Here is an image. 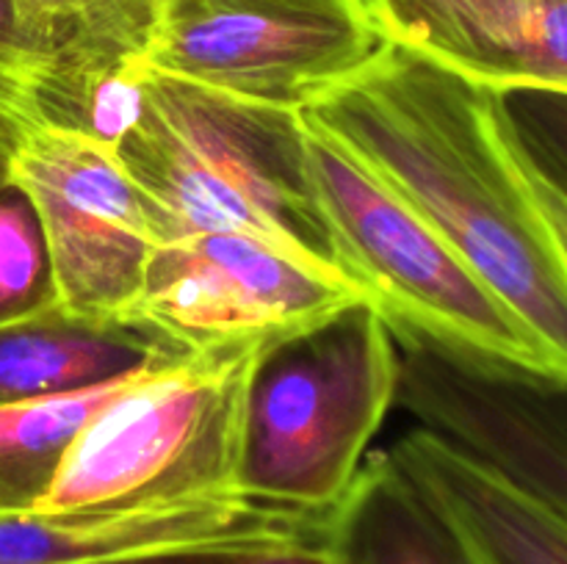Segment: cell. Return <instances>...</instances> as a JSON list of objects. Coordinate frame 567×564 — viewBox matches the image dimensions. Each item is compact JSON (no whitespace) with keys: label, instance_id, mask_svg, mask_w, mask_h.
<instances>
[{"label":"cell","instance_id":"cell-8","mask_svg":"<svg viewBox=\"0 0 567 564\" xmlns=\"http://www.w3.org/2000/svg\"><path fill=\"white\" fill-rule=\"evenodd\" d=\"M365 299L280 249L238 236L197 232L155 243L125 321L183 352L299 330ZM371 302V299H369Z\"/></svg>","mask_w":567,"mask_h":564},{"label":"cell","instance_id":"cell-5","mask_svg":"<svg viewBox=\"0 0 567 564\" xmlns=\"http://www.w3.org/2000/svg\"><path fill=\"white\" fill-rule=\"evenodd\" d=\"M269 337L127 376L83 424L33 512H122L238 495L244 396Z\"/></svg>","mask_w":567,"mask_h":564},{"label":"cell","instance_id":"cell-9","mask_svg":"<svg viewBox=\"0 0 567 564\" xmlns=\"http://www.w3.org/2000/svg\"><path fill=\"white\" fill-rule=\"evenodd\" d=\"M393 335L396 401L567 518V393L487 370L413 332Z\"/></svg>","mask_w":567,"mask_h":564},{"label":"cell","instance_id":"cell-18","mask_svg":"<svg viewBox=\"0 0 567 564\" xmlns=\"http://www.w3.org/2000/svg\"><path fill=\"white\" fill-rule=\"evenodd\" d=\"M491 125L515 188L524 197L567 288V182L559 180L520 138L498 92H491Z\"/></svg>","mask_w":567,"mask_h":564},{"label":"cell","instance_id":"cell-11","mask_svg":"<svg viewBox=\"0 0 567 564\" xmlns=\"http://www.w3.org/2000/svg\"><path fill=\"white\" fill-rule=\"evenodd\" d=\"M327 518L260 506L241 495L122 512L0 518V564H89L175 551H260L324 540Z\"/></svg>","mask_w":567,"mask_h":564},{"label":"cell","instance_id":"cell-14","mask_svg":"<svg viewBox=\"0 0 567 564\" xmlns=\"http://www.w3.org/2000/svg\"><path fill=\"white\" fill-rule=\"evenodd\" d=\"M186 354L136 321H89L53 307L0 326V407L92 390Z\"/></svg>","mask_w":567,"mask_h":564},{"label":"cell","instance_id":"cell-20","mask_svg":"<svg viewBox=\"0 0 567 564\" xmlns=\"http://www.w3.org/2000/svg\"><path fill=\"white\" fill-rule=\"evenodd\" d=\"M14 3L22 33L28 42H37L94 11L109 9L116 0H14Z\"/></svg>","mask_w":567,"mask_h":564},{"label":"cell","instance_id":"cell-6","mask_svg":"<svg viewBox=\"0 0 567 564\" xmlns=\"http://www.w3.org/2000/svg\"><path fill=\"white\" fill-rule=\"evenodd\" d=\"M388 44L371 0H150L153 72L302 111Z\"/></svg>","mask_w":567,"mask_h":564},{"label":"cell","instance_id":"cell-2","mask_svg":"<svg viewBox=\"0 0 567 564\" xmlns=\"http://www.w3.org/2000/svg\"><path fill=\"white\" fill-rule=\"evenodd\" d=\"M116 158L142 197L155 243L238 232L360 291L316 202L302 111L247 103L150 70L142 114L116 144Z\"/></svg>","mask_w":567,"mask_h":564},{"label":"cell","instance_id":"cell-17","mask_svg":"<svg viewBox=\"0 0 567 564\" xmlns=\"http://www.w3.org/2000/svg\"><path fill=\"white\" fill-rule=\"evenodd\" d=\"M59 307L42 221L0 153V326Z\"/></svg>","mask_w":567,"mask_h":564},{"label":"cell","instance_id":"cell-23","mask_svg":"<svg viewBox=\"0 0 567 564\" xmlns=\"http://www.w3.org/2000/svg\"><path fill=\"white\" fill-rule=\"evenodd\" d=\"M247 551H175V553H147V556L103 558L89 564H233Z\"/></svg>","mask_w":567,"mask_h":564},{"label":"cell","instance_id":"cell-15","mask_svg":"<svg viewBox=\"0 0 567 564\" xmlns=\"http://www.w3.org/2000/svg\"><path fill=\"white\" fill-rule=\"evenodd\" d=\"M336 564H476L452 525L388 451L360 468L327 523Z\"/></svg>","mask_w":567,"mask_h":564},{"label":"cell","instance_id":"cell-22","mask_svg":"<svg viewBox=\"0 0 567 564\" xmlns=\"http://www.w3.org/2000/svg\"><path fill=\"white\" fill-rule=\"evenodd\" d=\"M22 42H25V33L20 28V17H17V3L14 0H0V77H3L6 66L14 59ZM9 149L11 138L6 133V127L0 125V153L9 155Z\"/></svg>","mask_w":567,"mask_h":564},{"label":"cell","instance_id":"cell-10","mask_svg":"<svg viewBox=\"0 0 567 564\" xmlns=\"http://www.w3.org/2000/svg\"><path fill=\"white\" fill-rule=\"evenodd\" d=\"M150 0H116L37 42H22L0 77V125L92 138L116 149L142 114Z\"/></svg>","mask_w":567,"mask_h":564},{"label":"cell","instance_id":"cell-21","mask_svg":"<svg viewBox=\"0 0 567 564\" xmlns=\"http://www.w3.org/2000/svg\"><path fill=\"white\" fill-rule=\"evenodd\" d=\"M233 564H336V558H332V551L324 536V540L291 542V545L247 551Z\"/></svg>","mask_w":567,"mask_h":564},{"label":"cell","instance_id":"cell-4","mask_svg":"<svg viewBox=\"0 0 567 564\" xmlns=\"http://www.w3.org/2000/svg\"><path fill=\"white\" fill-rule=\"evenodd\" d=\"M316 202L349 280L443 352L567 393V365L352 149L302 114Z\"/></svg>","mask_w":567,"mask_h":564},{"label":"cell","instance_id":"cell-19","mask_svg":"<svg viewBox=\"0 0 567 564\" xmlns=\"http://www.w3.org/2000/svg\"><path fill=\"white\" fill-rule=\"evenodd\" d=\"M502 100L532 153L567 182V94L513 92Z\"/></svg>","mask_w":567,"mask_h":564},{"label":"cell","instance_id":"cell-7","mask_svg":"<svg viewBox=\"0 0 567 564\" xmlns=\"http://www.w3.org/2000/svg\"><path fill=\"white\" fill-rule=\"evenodd\" d=\"M6 158L42 221L59 307L75 318H125L155 238L116 149L70 133L20 130Z\"/></svg>","mask_w":567,"mask_h":564},{"label":"cell","instance_id":"cell-3","mask_svg":"<svg viewBox=\"0 0 567 564\" xmlns=\"http://www.w3.org/2000/svg\"><path fill=\"white\" fill-rule=\"evenodd\" d=\"M399 343L369 299L269 337L249 376L236 492L327 518L365 464L399 396Z\"/></svg>","mask_w":567,"mask_h":564},{"label":"cell","instance_id":"cell-16","mask_svg":"<svg viewBox=\"0 0 567 564\" xmlns=\"http://www.w3.org/2000/svg\"><path fill=\"white\" fill-rule=\"evenodd\" d=\"M125 379L72 396L0 407V518L39 506L78 431Z\"/></svg>","mask_w":567,"mask_h":564},{"label":"cell","instance_id":"cell-12","mask_svg":"<svg viewBox=\"0 0 567 564\" xmlns=\"http://www.w3.org/2000/svg\"><path fill=\"white\" fill-rule=\"evenodd\" d=\"M391 42L487 92L567 94V0H371Z\"/></svg>","mask_w":567,"mask_h":564},{"label":"cell","instance_id":"cell-1","mask_svg":"<svg viewBox=\"0 0 567 564\" xmlns=\"http://www.w3.org/2000/svg\"><path fill=\"white\" fill-rule=\"evenodd\" d=\"M567 365V288L491 125V92L388 39L302 108Z\"/></svg>","mask_w":567,"mask_h":564},{"label":"cell","instance_id":"cell-13","mask_svg":"<svg viewBox=\"0 0 567 564\" xmlns=\"http://www.w3.org/2000/svg\"><path fill=\"white\" fill-rule=\"evenodd\" d=\"M388 457L446 518L476 564H567V518L449 437L419 426Z\"/></svg>","mask_w":567,"mask_h":564}]
</instances>
